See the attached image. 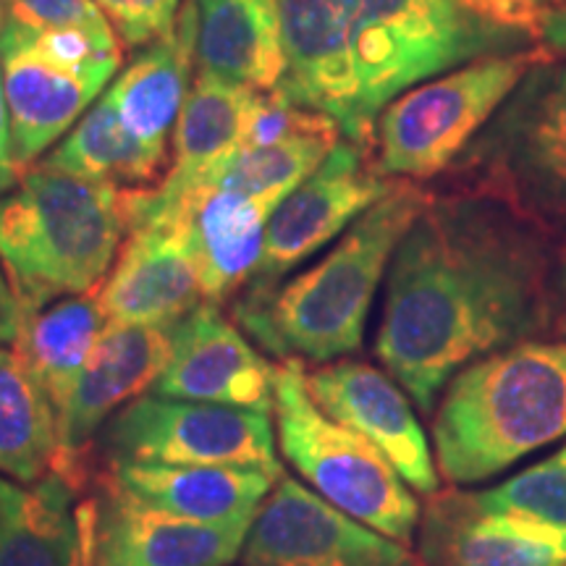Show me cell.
I'll return each mask as SVG.
<instances>
[{"instance_id": "cell-1", "label": "cell", "mask_w": 566, "mask_h": 566, "mask_svg": "<svg viewBox=\"0 0 566 566\" xmlns=\"http://www.w3.org/2000/svg\"><path fill=\"white\" fill-rule=\"evenodd\" d=\"M554 313L541 233L483 195L430 200L388 268L375 354L424 415L459 370L527 342Z\"/></svg>"}, {"instance_id": "cell-2", "label": "cell", "mask_w": 566, "mask_h": 566, "mask_svg": "<svg viewBox=\"0 0 566 566\" xmlns=\"http://www.w3.org/2000/svg\"><path fill=\"white\" fill-rule=\"evenodd\" d=\"M430 200L433 195L412 181H396L321 263L273 289H244L233 296V323L279 363L328 365L359 352L396 247Z\"/></svg>"}, {"instance_id": "cell-3", "label": "cell", "mask_w": 566, "mask_h": 566, "mask_svg": "<svg viewBox=\"0 0 566 566\" xmlns=\"http://www.w3.org/2000/svg\"><path fill=\"white\" fill-rule=\"evenodd\" d=\"M566 436V344L522 342L459 370L433 417L436 464L483 483Z\"/></svg>"}, {"instance_id": "cell-4", "label": "cell", "mask_w": 566, "mask_h": 566, "mask_svg": "<svg viewBox=\"0 0 566 566\" xmlns=\"http://www.w3.org/2000/svg\"><path fill=\"white\" fill-rule=\"evenodd\" d=\"M124 237L122 189L45 160L27 166L0 200V265L19 317L63 296L97 292Z\"/></svg>"}, {"instance_id": "cell-5", "label": "cell", "mask_w": 566, "mask_h": 566, "mask_svg": "<svg viewBox=\"0 0 566 566\" xmlns=\"http://www.w3.org/2000/svg\"><path fill=\"white\" fill-rule=\"evenodd\" d=\"M349 34L363 113H380L417 82L464 63L525 51L527 32L495 24L462 0H336Z\"/></svg>"}, {"instance_id": "cell-6", "label": "cell", "mask_w": 566, "mask_h": 566, "mask_svg": "<svg viewBox=\"0 0 566 566\" xmlns=\"http://www.w3.org/2000/svg\"><path fill=\"white\" fill-rule=\"evenodd\" d=\"M275 441L321 499L401 546H412L420 501L375 446L325 415L307 391V365H275Z\"/></svg>"}, {"instance_id": "cell-7", "label": "cell", "mask_w": 566, "mask_h": 566, "mask_svg": "<svg viewBox=\"0 0 566 566\" xmlns=\"http://www.w3.org/2000/svg\"><path fill=\"white\" fill-rule=\"evenodd\" d=\"M457 166L472 184L467 195L566 226V61L543 55Z\"/></svg>"}, {"instance_id": "cell-8", "label": "cell", "mask_w": 566, "mask_h": 566, "mask_svg": "<svg viewBox=\"0 0 566 566\" xmlns=\"http://www.w3.org/2000/svg\"><path fill=\"white\" fill-rule=\"evenodd\" d=\"M543 51L464 63L399 95L375 124V171L386 179H433L454 166Z\"/></svg>"}, {"instance_id": "cell-9", "label": "cell", "mask_w": 566, "mask_h": 566, "mask_svg": "<svg viewBox=\"0 0 566 566\" xmlns=\"http://www.w3.org/2000/svg\"><path fill=\"white\" fill-rule=\"evenodd\" d=\"M97 462L208 464L283 478L271 417L145 394L118 409L95 438Z\"/></svg>"}, {"instance_id": "cell-10", "label": "cell", "mask_w": 566, "mask_h": 566, "mask_svg": "<svg viewBox=\"0 0 566 566\" xmlns=\"http://www.w3.org/2000/svg\"><path fill=\"white\" fill-rule=\"evenodd\" d=\"M76 520L87 566H231L242 558L254 516L221 525L176 516L134 499L97 464Z\"/></svg>"}, {"instance_id": "cell-11", "label": "cell", "mask_w": 566, "mask_h": 566, "mask_svg": "<svg viewBox=\"0 0 566 566\" xmlns=\"http://www.w3.org/2000/svg\"><path fill=\"white\" fill-rule=\"evenodd\" d=\"M365 147L342 139L317 171L273 210L263 258L244 289H273L394 189ZM242 289V292H244Z\"/></svg>"}, {"instance_id": "cell-12", "label": "cell", "mask_w": 566, "mask_h": 566, "mask_svg": "<svg viewBox=\"0 0 566 566\" xmlns=\"http://www.w3.org/2000/svg\"><path fill=\"white\" fill-rule=\"evenodd\" d=\"M242 566H422L409 546L380 535L313 488L283 475L254 516Z\"/></svg>"}, {"instance_id": "cell-13", "label": "cell", "mask_w": 566, "mask_h": 566, "mask_svg": "<svg viewBox=\"0 0 566 566\" xmlns=\"http://www.w3.org/2000/svg\"><path fill=\"white\" fill-rule=\"evenodd\" d=\"M307 391L325 415L367 438L415 493H438L441 472L433 449L391 373L359 359H336L307 373Z\"/></svg>"}, {"instance_id": "cell-14", "label": "cell", "mask_w": 566, "mask_h": 566, "mask_svg": "<svg viewBox=\"0 0 566 566\" xmlns=\"http://www.w3.org/2000/svg\"><path fill=\"white\" fill-rule=\"evenodd\" d=\"M422 566H566V527L491 509L478 491H438L417 527Z\"/></svg>"}, {"instance_id": "cell-15", "label": "cell", "mask_w": 566, "mask_h": 566, "mask_svg": "<svg viewBox=\"0 0 566 566\" xmlns=\"http://www.w3.org/2000/svg\"><path fill=\"white\" fill-rule=\"evenodd\" d=\"M275 365L247 342L216 302L174 325L171 359L150 394L271 415Z\"/></svg>"}, {"instance_id": "cell-16", "label": "cell", "mask_w": 566, "mask_h": 566, "mask_svg": "<svg viewBox=\"0 0 566 566\" xmlns=\"http://www.w3.org/2000/svg\"><path fill=\"white\" fill-rule=\"evenodd\" d=\"M283 80L279 92L294 105L331 116L344 137L370 150L375 129L363 113L349 34L336 0H279Z\"/></svg>"}, {"instance_id": "cell-17", "label": "cell", "mask_w": 566, "mask_h": 566, "mask_svg": "<svg viewBox=\"0 0 566 566\" xmlns=\"http://www.w3.org/2000/svg\"><path fill=\"white\" fill-rule=\"evenodd\" d=\"M97 302L108 323L155 328H171L200 307V273L179 226L158 218L129 226Z\"/></svg>"}, {"instance_id": "cell-18", "label": "cell", "mask_w": 566, "mask_h": 566, "mask_svg": "<svg viewBox=\"0 0 566 566\" xmlns=\"http://www.w3.org/2000/svg\"><path fill=\"white\" fill-rule=\"evenodd\" d=\"M171 344L174 325H105L74 391L55 412L61 457H84L95 451V438L103 424L158 384L171 359Z\"/></svg>"}, {"instance_id": "cell-19", "label": "cell", "mask_w": 566, "mask_h": 566, "mask_svg": "<svg viewBox=\"0 0 566 566\" xmlns=\"http://www.w3.org/2000/svg\"><path fill=\"white\" fill-rule=\"evenodd\" d=\"M6 108L11 122V150L17 166L27 168L48 150L61 134L82 118L90 103L101 95L105 76L84 74L0 38Z\"/></svg>"}, {"instance_id": "cell-20", "label": "cell", "mask_w": 566, "mask_h": 566, "mask_svg": "<svg viewBox=\"0 0 566 566\" xmlns=\"http://www.w3.org/2000/svg\"><path fill=\"white\" fill-rule=\"evenodd\" d=\"M197 61V11L192 0H184L176 30L126 66L105 95L122 118L124 129L147 153L168 160V137L176 129Z\"/></svg>"}, {"instance_id": "cell-21", "label": "cell", "mask_w": 566, "mask_h": 566, "mask_svg": "<svg viewBox=\"0 0 566 566\" xmlns=\"http://www.w3.org/2000/svg\"><path fill=\"white\" fill-rule=\"evenodd\" d=\"M103 472L118 488L163 512L197 522H221L258 516L265 495L281 478L242 467L208 464H134L103 462Z\"/></svg>"}, {"instance_id": "cell-22", "label": "cell", "mask_w": 566, "mask_h": 566, "mask_svg": "<svg viewBox=\"0 0 566 566\" xmlns=\"http://www.w3.org/2000/svg\"><path fill=\"white\" fill-rule=\"evenodd\" d=\"M197 69L254 90H279L283 40L279 0H192Z\"/></svg>"}, {"instance_id": "cell-23", "label": "cell", "mask_w": 566, "mask_h": 566, "mask_svg": "<svg viewBox=\"0 0 566 566\" xmlns=\"http://www.w3.org/2000/svg\"><path fill=\"white\" fill-rule=\"evenodd\" d=\"M254 87L197 69L192 90L174 129V158L155 187L163 200H176L202 184L221 163L242 150L244 124Z\"/></svg>"}, {"instance_id": "cell-24", "label": "cell", "mask_w": 566, "mask_h": 566, "mask_svg": "<svg viewBox=\"0 0 566 566\" xmlns=\"http://www.w3.org/2000/svg\"><path fill=\"white\" fill-rule=\"evenodd\" d=\"M76 504L59 472L30 488L0 478V566H87Z\"/></svg>"}, {"instance_id": "cell-25", "label": "cell", "mask_w": 566, "mask_h": 566, "mask_svg": "<svg viewBox=\"0 0 566 566\" xmlns=\"http://www.w3.org/2000/svg\"><path fill=\"white\" fill-rule=\"evenodd\" d=\"M105 325L108 321L97 302V292L63 296L38 313L19 317L17 336L11 342L13 352L51 396L55 412L74 391Z\"/></svg>"}, {"instance_id": "cell-26", "label": "cell", "mask_w": 566, "mask_h": 566, "mask_svg": "<svg viewBox=\"0 0 566 566\" xmlns=\"http://www.w3.org/2000/svg\"><path fill=\"white\" fill-rule=\"evenodd\" d=\"M61 457L59 415L17 352L0 346V475L38 483Z\"/></svg>"}, {"instance_id": "cell-27", "label": "cell", "mask_w": 566, "mask_h": 566, "mask_svg": "<svg viewBox=\"0 0 566 566\" xmlns=\"http://www.w3.org/2000/svg\"><path fill=\"white\" fill-rule=\"evenodd\" d=\"M45 163L80 179L118 189H153L168 171V160L147 153L124 129L108 95L84 113Z\"/></svg>"}, {"instance_id": "cell-28", "label": "cell", "mask_w": 566, "mask_h": 566, "mask_svg": "<svg viewBox=\"0 0 566 566\" xmlns=\"http://www.w3.org/2000/svg\"><path fill=\"white\" fill-rule=\"evenodd\" d=\"M342 137L344 132L334 126V129L302 134L279 145L242 147L197 187L226 189V192L250 197L273 216V210L323 166Z\"/></svg>"}, {"instance_id": "cell-29", "label": "cell", "mask_w": 566, "mask_h": 566, "mask_svg": "<svg viewBox=\"0 0 566 566\" xmlns=\"http://www.w3.org/2000/svg\"><path fill=\"white\" fill-rule=\"evenodd\" d=\"M480 501L491 509L522 512L537 520L566 527V443L506 483L478 491Z\"/></svg>"}, {"instance_id": "cell-30", "label": "cell", "mask_w": 566, "mask_h": 566, "mask_svg": "<svg viewBox=\"0 0 566 566\" xmlns=\"http://www.w3.org/2000/svg\"><path fill=\"white\" fill-rule=\"evenodd\" d=\"M122 42L147 48L168 38L179 21L181 0H95Z\"/></svg>"}, {"instance_id": "cell-31", "label": "cell", "mask_w": 566, "mask_h": 566, "mask_svg": "<svg viewBox=\"0 0 566 566\" xmlns=\"http://www.w3.org/2000/svg\"><path fill=\"white\" fill-rule=\"evenodd\" d=\"M0 9H3V21L27 30L111 24L95 0H0Z\"/></svg>"}, {"instance_id": "cell-32", "label": "cell", "mask_w": 566, "mask_h": 566, "mask_svg": "<svg viewBox=\"0 0 566 566\" xmlns=\"http://www.w3.org/2000/svg\"><path fill=\"white\" fill-rule=\"evenodd\" d=\"M462 3L478 11L480 17L495 21V24H506L514 27V30L527 32L533 40L541 38L543 32L546 11L537 9L530 0H462Z\"/></svg>"}, {"instance_id": "cell-33", "label": "cell", "mask_w": 566, "mask_h": 566, "mask_svg": "<svg viewBox=\"0 0 566 566\" xmlns=\"http://www.w3.org/2000/svg\"><path fill=\"white\" fill-rule=\"evenodd\" d=\"M0 32H3V9H0ZM24 168L17 166L11 150V122L9 108H6V90H3V69H0V195L17 187L19 176Z\"/></svg>"}, {"instance_id": "cell-34", "label": "cell", "mask_w": 566, "mask_h": 566, "mask_svg": "<svg viewBox=\"0 0 566 566\" xmlns=\"http://www.w3.org/2000/svg\"><path fill=\"white\" fill-rule=\"evenodd\" d=\"M541 38L548 42L551 48L558 53L566 55V6L564 9L548 11L546 19H543V32Z\"/></svg>"}, {"instance_id": "cell-35", "label": "cell", "mask_w": 566, "mask_h": 566, "mask_svg": "<svg viewBox=\"0 0 566 566\" xmlns=\"http://www.w3.org/2000/svg\"><path fill=\"white\" fill-rule=\"evenodd\" d=\"M554 304L558 307V315H562V325H566V260L554 279Z\"/></svg>"}, {"instance_id": "cell-36", "label": "cell", "mask_w": 566, "mask_h": 566, "mask_svg": "<svg viewBox=\"0 0 566 566\" xmlns=\"http://www.w3.org/2000/svg\"><path fill=\"white\" fill-rule=\"evenodd\" d=\"M530 3H535L537 9H543V11H556V9H564L566 6V0H530Z\"/></svg>"}]
</instances>
